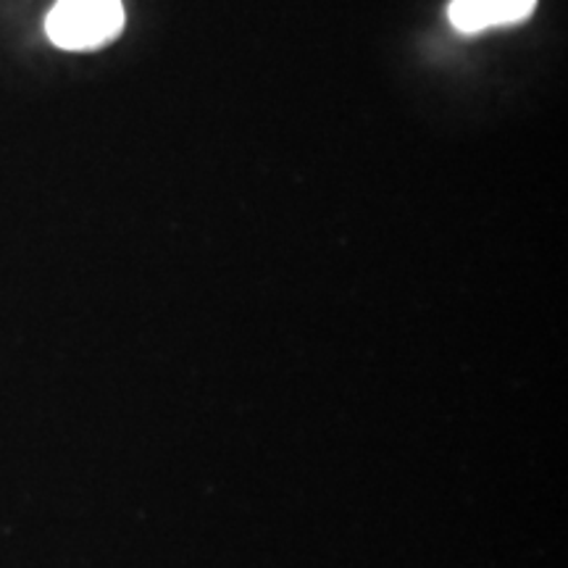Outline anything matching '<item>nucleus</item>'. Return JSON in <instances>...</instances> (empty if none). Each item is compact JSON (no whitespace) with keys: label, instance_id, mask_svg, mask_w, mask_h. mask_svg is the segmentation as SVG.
<instances>
[{"label":"nucleus","instance_id":"1","mask_svg":"<svg viewBox=\"0 0 568 568\" xmlns=\"http://www.w3.org/2000/svg\"><path fill=\"white\" fill-rule=\"evenodd\" d=\"M124 27L122 0H59L48 17V34L67 51H90Z\"/></svg>","mask_w":568,"mask_h":568},{"label":"nucleus","instance_id":"2","mask_svg":"<svg viewBox=\"0 0 568 568\" xmlns=\"http://www.w3.org/2000/svg\"><path fill=\"white\" fill-rule=\"evenodd\" d=\"M535 9L537 0H453L447 17L458 32L474 34L529 19Z\"/></svg>","mask_w":568,"mask_h":568}]
</instances>
